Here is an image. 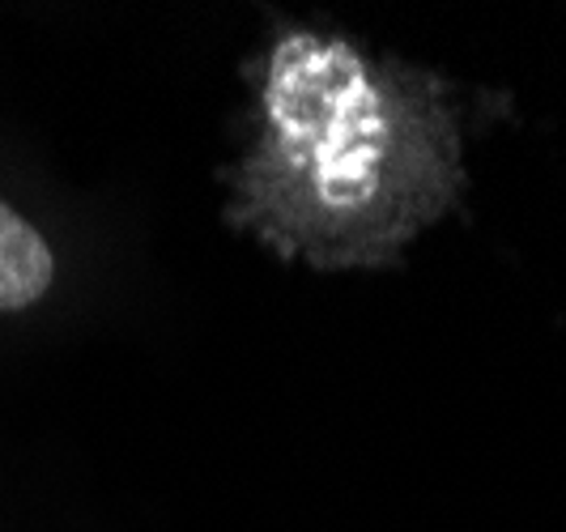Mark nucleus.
<instances>
[{
  "instance_id": "nucleus-1",
  "label": "nucleus",
  "mask_w": 566,
  "mask_h": 532,
  "mask_svg": "<svg viewBox=\"0 0 566 532\" xmlns=\"http://www.w3.org/2000/svg\"><path fill=\"white\" fill-rule=\"evenodd\" d=\"M56 281V255L34 226L0 200V311L34 307Z\"/></svg>"
}]
</instances>
